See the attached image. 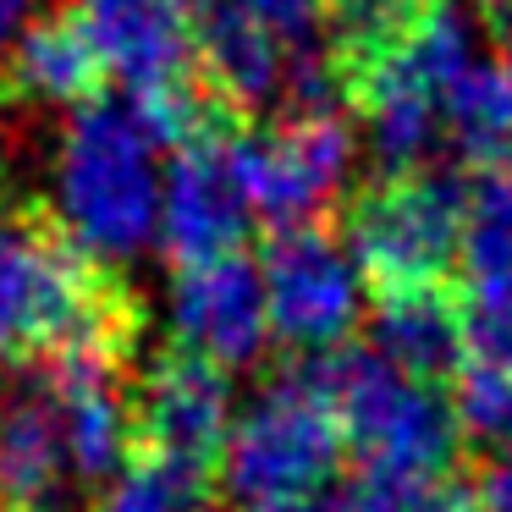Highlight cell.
Masks as SVG:
<instances>
[{
  "instance_id": "1",
  "label": "cell",
  "mask_w": 512,
  "mask_h": 512,
  "mask_svg": "<svg viewBox=\"0 0 512 512\" xmlns=\"http://www.w3.org/2000/svg\"><path fill=\"white\" fill-rule=\"evenodd\" d=\"M138 309L105 265L56 221L0 210V364H56L78 353L133 358Z\"/></svg>"
},
{
  "instance_id": "2",
  "label": "cell",
  "mask_w": 512,
  "mask_h": 512,
  "mask_svg": "<svg viewBox=\"0 0 512 512\" xmlns=\"http://www.w3.org/2000/svg\"><path fill=\"white\" fill-rule=\"evenodd\" d=\"M160 144L133 105L94 100L67 116L56 149V226L94 265H122L160 232Z\"/></svg>"
},
{
  "instance_id": "3",
  "label": "cell",
  "mask_w": 512,
  "mask_h": 512,
  "mask_svg": "<svg viewBox=\"0 0 512 512\" xmlns=\"http://www.w3.org/2000/svg\"><path fill=\"white\" fill-rule=\"evenodd\" d=\"M347 441L336 424V402L314 358L276 375L232 424L221 463V485L243 512L281 501L325 496Z\"/></svg>"
},
{
  "instance_id": "4",
  "label": "cell",
  "mask_w": 512,
  "mask_h": 512,
  "mask_svg": "<svg viewBox=\"0 0 512 512\" xmlns=\"http://www.w3.org/2000/svg\"><path fill=\"white\" fill-rule=\"evenodd\" d=\"M314 364L336 402L342 441L364 474H446L452 468L463 419L441 386L402 375L375 347H342Z\"/></svg>"
},
{
  "instance_id": "5",
  "label": "cell",
  "mask_w": 512,
  "mask_h": 512,
  "mask_svg": "<svg viewBox=\"0 0 512 512\" xmlns=\"http://www.w3.org/2000/svg\"><path fill=\"white\" fill-rule=\"evenodd\" d=\"M468 248V182L452 171H386L347 204V254L375 292L452 287Z\"/></svg>"
},
{
  "instance_id": "6",
  "label": "cell",
  "mask_w": 512,
  "mask_h": 512,
  "mask_svg": "<svg viewBox=\"0 0 512 512\" xmlns=\"http://www.w3.org/2000/svg\"><path fill=\"white\" fill-rule=\"evenodd\" d=\"M226 155L248 215L270 232H298V226H320V215L342 193L353 171V127L342 111H281V122L254 133L237 127L226 138Z\"/></svg>"
},
{
  "instance_id": "7",
  "label": "cell",
  "mask_w": 512,
  "mask_h": 512,
  "mask_svg": "<svg viewBox=\"0 0 512 512\" xmlns=\"http://www.w3.org/2000/svg\"><path fill=\"white\" fill-rule=\"evenodd\" d=\"M270 298V331L303 358H331L347 347V336L364 320V270L347 254L342 237L325 226L270 232V248L259 259Z\"/></svg>"
},
{
  "instance_id": "8",
  "label": "cell",
  "mask_w": 512,
  "mask_h": 512,
  "mask_svg": "<svg viewBox=\"0 0 512 512\" xmlns=\"http://www.w3.org/2000/svg\"><path fill=\"white\" fill-rule=\"evenodd\" d=\"M133 413H138V452L144 457L171 463L182 474H199V479H221L226 441H232V424H237L232 375L226 369L171 347L138 380Z\"/></svg>"
},
{
  "instance_id": "9",
  "label": "cell",
  "mask_w": 512,
  "mask_h": 512,
  "mask_svg": "<svg viewBox=\"0 0 512 512\" xmlns=\"http://www.w3.org/2000/svg\"><path fill=\"white\" fill-rule=\"evenodd\" d=\"M166 325L177 353L204 358L226 375L243 364H259V353L276 336L270 331V298H265L259 259L226 254V259H210V265H182L171 276Z\"/></svg>"
},
{
  "instance_id": "10",
  "label": "cell",
  "mask_w": 512,
  "mask_h": 512,
  "mask_svg": "<svg viewBox=\"0 0 512 512\" xmlns=\"http://www.w3.org/2000/svg\"><path fill=\"white\" fill-rule=\"evenodd\" d=\"M67 12L78 17L105 78L122 83L127 100H149L199 78V50H193L199 0H72Z\"/></svg>"
},
{
  "instance_id": "11",
  "label": "cell",
  "mask_w": 512,
  "mask_h": 512,
  "mask_svg": "<svg viewBox=\"0 0 512 512\" xmlns=\"http://www.w3.org/2000/svg\"><path fill=\"white\" fill-rule=\"evenodd\" d=\"M45 386L61 419L72 479L83 485H111L138 452V413L127 391V358L111 353H78L45 364Z\"/></svg>"
},
{
  "instance_id": "12",
  "label": "cell",
  "mask_w": 512,
  "mask_h": 512,
  "mask_svg": "<svg viewBox=\"0 0 512 512\" xmlns=\"http://www.w3.org/2000/svg\"><path fill=\"white\" fill-rule=\"evenodd\" d=\"M254 226L248 199L237 188L232 155L221 144H193L177 149L166 166V188H160V232L155 243L166 248L171 265H210V259L243 254V237Z\"/></svg>"
},
{
  "instance_id": "13",
  "label": "cell",
  "mask_w": 512,
  "mask_h": 512,
  "mask_svg": "<svg viewBox=\"0 0 512 512\" xmlns=\"http://www.w3.org/2000/svg\"><path fill=\"white\" fill-rule=\"evenodd\" d=\"M193 50H199V78L215 89V100L243 122L265 105H287L292 61L298 50L281 45L265 23L237 12L232 0H199L193 17Z\"/></svg>"
},
{
  "instance_id": "14",
  "label": "cell",
  "mask_w": 512,
  "mask_h": 512,
  "mask_svg": "<svg viewBox=\"0 0 512 512\" xmlns=\"http://www.w3.org/2000/svg\"><path fill=\"white\" fill-rule=\"evenodd\" d=\"M105 83L111 78H105L89 34L78 28L72 12H45L12 45V56L0 61V89L17 105H34V111L78 116L83 105L105 100Z\"/></svg>"
},
{
  "instance_id": "15",
  "label": "cell",
  "mask_w": 512,
  "mask_h": 512,
  "mask_svg": "<svg viewBox=\"0 0 512 512\" xmlns=\"http://www.w3.org/2000/svg\"><path fill=\"white\" fill-rule=\"evenodd\" d=\"M369 347L386 364H397L413 380L463 375V303L457 287H413V292H375V320H369Z\"/></svg>"
},
{
  "instance_id": "16",
  "label": "cell",
  "mask_w": 512,
  "mask_h": 512,
  "mask_svg": "<svg viewBox=\"0 0 512 512\" xmlns=\"http://www.w3.org/2000/svg\"><path fill=\"white\" fill-rule=\"evenodd\" d=\"M67 485L72 463L50 386H17L0 397V512H50Z\"/></svg>"
},
{
  "instance_id": "17",
  "label": "cell",
  "mask_w": 512,
  "mask_h": 512,
  "mask_svg": "<svg viewBox=\"0 0 512 512\" xmlns=\"http://www.w3.org/2000/svg\"><path fill=\"white\" fill-rule=\"evenodd\" d=\"M441 144L457 149L474 171L512 155V67L474 56L441 100Z\"/></svg>"
},
{
  "instance_id": "18",
  "label": "cell",
  "mask_w": 512,
  "mask_h": 512,
  "mask_svg": "<svg viewBox=\"0 0 512 512\" xmlns=\"http://www.w3.org/2000/svg\"><path fill=\"white\" fill-rule=\"evenodd\" d=\"M463 347L479 369H512V265L463 270Z\"/></svg>"
},
{
  "instance_id": "19",
  "label": "cell",
  "mask_w": 512,
  "mask_h": 512,
  "mask_svg": "<svg viewBox=\"0 0 512 512\" xmlns=\"http://www.w3.org/2000/svg\"><path fill=\"white\" fill-rule=\"evenodd\" d=\"M210 490H215V479L182 474V468L155 463V457L138 452L133 463L105 485L100 512H204L210 507Z\"/></svg>"
},
{
  "instance_id": "20",
  "label": "cell",
  "mask_w": 512,
  "mask_h": 512,
  "mask_svg": "<svg viewBox=\"0 0 512 512\" xmlns=\"http://www.w3.org/2000/svg\"><path fill=\"white\" fill-rule=\"evenodd\" d=\"M342 512H479L474 490L452 474H358L342 490Z\"/></svg>"
},
{
  "instance_id": "21",
  "label": "cell",
  "mask_w": 512,
  "mask_h": 512,
  "mask_svg": "<svg viewBox=\"0 0 512 512\" xmlns=\"http://www.w3.org/2000/svg\"><path fill=\"white\" fill-rule=\"evenodd\" d=\"M457 419L468 435H479L485 446H496V457H512V369H479L463 364L452 386Z\"/></svg>"
},
{
  "instance_id": "22",
  "label": "cell",
  "mask_w": 512,
  "mask_h": 512,
  "mask_svg": "<svg viewBox=\"0 0 512 512\" xmlns=\"http://www.w3.org/2000/svg\"><path fill=\"white\" fill-rule=\"evenodd\" d=\"M232 6L265 23L292 50H314V28L325 23V0H232Z\"/></svg>"
},
{
  "instance_id": "23",
  "label": "cell",
  "mask_w": 512,
  "mask_h": 512,
  "mask_svg": "<svg viewBox=\"0 0 512 512\" xmlns=\"http://www.w3.org/2000/svg\"><path fill=\"white\" fill-rule=\"evenodd\" d=\"M474 507L479 512H512V457H490L485 474L474 485Z\"/></svg>"
},
{
  "instance_id": "24",
  "label": "cell",
  "mask_w": 512,
  "mask_h": 512,
  "mask_svg": "<svg viewBox=\"0 0 512 512\" xmlns=\"http://www.w3.org/2000/svg\"><path fill=\"white\" fill-rule=\"evenodd\" d=\"M45 17V0H0V61L12 56V45Z\"/></svg>"
},
{
  "instance_id": "25",
  "label": "cell",
  "mask_w": 512,
  "mask_h": 512,
  "mask_svg": "<svg viewBox=\"0 0 512 512\" xmlns=\"http://www.w3.org/2000/svg\"><path fill=\"white\" fill-rule=\"evenodd\" d=\"M479 17H485V34H490V50L496 61L512 67V0H474Z\"/></svg>"
},
{
  "instance_id": "26",
  "label": "cell",
  "mask_w": 512,
  "mask_h": 512,
  "mask_svg": "<svg viewBox=\"0 0 512 512\" xmlns=\"http://www.w3.org/2000/svg\"><path fill=\"white\" fill-rule=\"evenodd\" d=\"M254 512H342V490H325V496H303V501H281V507H254Z\"/></svg>"
}]
</instances>
